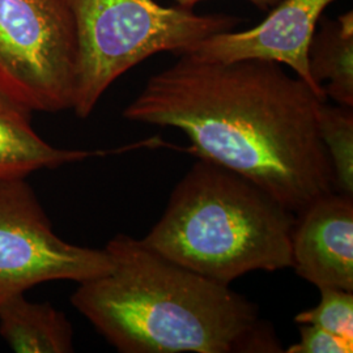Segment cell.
<instances>
[{
	"mask_svg": "<svg viewBox=\"0 0 353 353\" xmlns=\"http://www.w3.org/2000/svg\"><path fill=\"white\" fill-rule=\"evenodd\" d=\"M26 103L0 87V176H28L43 169L84 161L118 151H81L52 147L32 125Z\"/></svg>",
	"mask_w": 353,
	"mask_h": 353,
	"instance_id": "9c48e42d",
	"label": "cell"
},
{
	"mask_svg": "<svg viewBox=\"0 0 353 353\" xmlns=\"http://www.w3.org/2000/svg\"><path fill=\"white\" fill-rule=\"evenodd\" d=\"M0 335L19 353L74 351V330L62 312L48 303H30L24 293L0 303Z\"/></svg>",
	"mask_w": 353,
	"mask_h": 353,
	"instance_id": "30bf717a",
	"label": "cell"
},
{
	"mask_svg": "<svg viewBox=\"0 0 353 353\" xmlns=\"http://www.w3.org/2000/svg\"><path fill=\"white\" fill-rule=\"evenodd\" d=\"M75 24V94L72 110L88 118L114 81L154 54H183L240 19L198 14L154 0H64Z\"/></svg>",
	"mask_w": 353,
	"mask_h": 353,
	"instance_id": "277c9868",
	"label": "cell"
},
{
	"mask_svg": "<svg viewBox=\"0 0 353 353\" xmlns=\"http://www.w3.org/2000/svg\"><path fill=\"white\" fill-rule=\"evenodd\" d=\"M288 353H352L353 343L313 325H300V341Z\"/></svg>",
	"mask_w": 353,
	"mask_h": 353,
	"instance_id": "5bb4252c",
	"label": "cell"
},
{
	"mask_svg": "<svg viewBox=\"0 0 353 353\" xmlns=\"http://www.w3.org/2000/svg\"><path fill=\"white\" fill-rule=\"evenodd\" d=\"M176 4L179 7L192 10L196 4L205 1V0H176ZM249 3H252V6H255L256 8L262 10V11H268L271 7H275L280 0H246Z\"/></svg>",
	"mask_w": 353,
	"mask_h": 353,
	"instance_id": "9a60e30c",
	"label": "cell"
},
{
	"mask_svg": "<svg viewBox=\"0 0 353 353\" xmlns=\"http://www.w3.org/2000/svg\"><path fill=\"white\" fill-rule=\"evenodd\" d=\"M313 79L327 97L353 108V12L325 20L309 46Z\"/></svg>",
	"mask_w": 353,
	"mask_h": 353,
	"instance_id": "8fae6325",
	"label": "cell"
},
{
	"mask_svg": "<svg viewBox=\"0 0 353 353\" xmlns=\"http://www.w3.org/2000/svg\"><path fill=\"white\" fill-rule=\"evenodd\" d=\"M325 101L272 61L179 54L148 79L123 117L183 131L190 153L249 178L299 214L335 191L318 127Z\"/></svg>",
	"mask_w": 353,
	"mask_h": 353,
	"instance_id": "6da1fadb",
	"label": "cell"
},
{
	"mask_svg": "<svg viewBox=\"0 0 353 353\" xmlns=\"http://www.w3.org/2000/svg\"><path fill=\"white\" fill-rule=\"evenodd\" d=\"M292 267L318 290L353 292V196L334 191L296 214Z\"/></svg>",
	"mask_w": 353,
	"mask_h": 353,
	"instance_id": "ba28073f",
	"label": "cell"
},
{
	"mask_svg": "<svg viewBox=\"0 0 353 353\" xmlns=\"http://www.w3.org/2000/svg\"><path fill=\"white\" fill-rule=\"evenodd\" d=\"M335 0H280L259 26L243 32H221L210 36L183 54L229 63L263 59L290 67L319 97L327 100L323 87L313 79L309 46L321 14Z\"/></svg>",
	"mask_w": 353,
	"mask_h": 353,
	"instance_id": "52a82bcc",
	"label": "cell"
},
{
	"mask_svg": "<svg viewBox=\"0 0 353 353\" xmlns=\"http://www.w3.org/2000/svg\"><path fill=\"white\" fill-rule=\"evenodd\" d=\"M318 127L332 169L335 192L353 196L352 108L322 102Z\"/></svg>",
	"mask_w": 353,
	"mask_h": 353,
	"instance_id": "7c38bea8",
	"label": "cell"
},
{
	"mask_svg": "<svg viewBox=\"0 0 353 353\" xmlns=\"http://www.w3.org/2000/svg\"><path fill=\"white\" fill-rule=\"evenodd\" d=\"M103 250L112 270L79 283L71 303L119 352H283L258 306L229 285L122 233Z\"/></svg>",
	"mask_w": 353,
	"mask_h": 353,
	"instance_id": "7a4b0ae2",
	"label": "cell"
},
{
	"mask_svg": "<svg viewBox=\"0 0 353 353\" xmlns=\"http://www.w3.org/2000/svg\"><path fill=\"white\" fill-rule=\"evenodd\" d=\"M321 303L299 313L294 322L313 325L353 343V293L338 288H319Z\"/></svg>",
	"mask_w": 353,
	"mask_h": 353,
	"instance_id": "4fadbf2b",
	"label": "cell"
},
{
	"mask_svg": "<svg viewBox=\"0 0 353 353\" xmlns=\"http://www.w3.org/2000/svg\"><path fill=\"white\" fill-rule=\"evenodd\" d=\"M26 176H0V303L52 280L81 283L112 270L105 250L62 240Z\"/></svg>",
	"mask_w": 353,
	"mask_h": 353,
	"instance_id": "8992f818",
	"label": "cell"
},
{
	"mask_svg": "<svg viewBox=\"0 0 353 353\" xmlns=\"http://www.w3.org/2000/svg\"><path fill=\"white\" fill-rule=\"evenodd\" d=\"M296 214L223 165L199 159L141 242L176 265L229 285L252 271L292 267Z\"/></svg>",
	"mask_w": 353,
	"mask_h": 353,
	"instance_id": "3957f363",
	"label": "cell"
},
{
	"mask_svg": "<svg viewBox=\"0 0 353 353\" xmlns=\"http://www.w3.org/2000/svg\"><path fill=\"white\" fill-rule=\"evenodd\" d=\"M75 24L64 0H0V87L33 112L72 109Z\"/></svg>",
	"mask_w": 353,
	"mask_h": 353,
	"instance_id": "5b68a950",
	"label": "cell"
}]
</instances>
